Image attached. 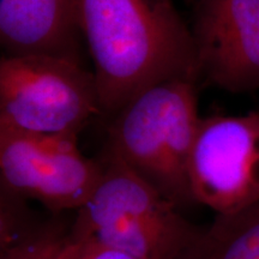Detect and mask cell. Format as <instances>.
<instances>
[{"mask_svg":"<svg viewBox=\"0 0 259 259\" xmlns=\"http://www.w3.org/2000/svg\"><path fill=\"white\" fill-rule=\"evenodd\" d=\"M77 21L101 114L114 116L162 82L200 79L192 31L173 0H77Z\"/></svg>","mask_w":259,"mask_h":259,"instance_id":"1","label":"cell"},{"mask_svg":"<svg viewBox=\"0 0 259 259\" xmlns=\"http://www.w3.org/2000/svg\"><path fill=\"white\" fill-rule=\"evenodd\" d=\"M199 121L197 83L162 82L116 113L107 150L180 209L194 202L189 167Z\"/></svg>","mask_w":259,"mask_h":259,"instance_id":"2","label":"cell"},{"mask_svg":"<svg viewBox=\"0 0 259 259\" xmlns=\"http://www.w3.org/2000/svg\"><path fill=\"white\" fill-rule=\"evenodd\" d=\"M198 231L176 204L106 150L99 183L77 210L71 234L95 239L137 259H180Z\"/></svg>","mask_w":259,"mask_h":259,"instance_id":"3","label":"cell"},{"mask_svg":"<svg viewBox=\"0 0 259 259\" xmlns=\"http://www.w3.org/2000/svg\"><path fill=\"white\" fill-rule=\"evenodd\" d=\"M101 114L94 72L79 60L47 53L0 61V125L50 136H78Z\"/></svg>","mask_w":259,"mask_h":259,"instance_id":"4","label":"cell"},{"mask_svg":"<svg viewBox=\"0 0 259 259\" xmlns=\"http://www.w3.org/2000/svg\"><path fill=\"white\" fill-rule=\"evenodd\" d=\"M101 163L80 153L76 136H50L0 125L2 190L52 210L82 208L99 183Z\"/></svg>","mask_w":259,"mask_h":259,"instance_id":"5","label":"cell"},{"mask_svg":"<svg viewBox=\"0 0 259 259\" xmlns=\"http://www.w3.org/2000/svg\"><path fill=\"white\" fill-rule=\"evenodd\" d=\"M189 177L194 202L216 215L259 203V113L200 118Z\"/></svg>","mask_w":259,"mask_h":259,"instance_id":"6","label":"cell"},{"mask_svg":"<svg viewBox=\"0 0 259 259\" xmlns=\"http://www.w3.org/2000/svg\"><path fill=\"white\" fill-rule=\"evenodd\" d=\"M200 78L231 93L259 88V0H186Z\"/></svg>","mask_w":259,"mask_h":259,"instance_id":"7","label":"cell"},{"mask_svg":"<svg viewBox=\"0 0 259 259\" xmlns=\"http://www.w3.org/2000/svg\"><path fill=\"white\" fill-rule=\"evenodd\" d=\"M77 0H0L6 54L47 53L79 60Z\"/></svg>","mask_w":259,"mask_h":259,"instance_id":"8","label":"cell"},{"mask_svg":"<svg viewBox=\"0 0 259 259\" xmlns=\"http://www.w3.org/2000/svg\"><path fill=\"white\" fill-rule=\"evenodd\" d=\"M180 259H259V203L216 215Z\"/></svg>","mask_w":259,"mask_h":259,"instance_id":"9","label":"cell"},{"mask_svg":"<svg viewBox=\"0 0 259 259\" xmlns=\"http://www.w3.org/2000/svg\"><path fill=\"white\" fill-rule=\"evenodd\" d=\"M70 238L54 226L29 223L10 239L0 241V259H58Z\"/></svg>","mask_w":259,"mask_h":259,"instance_id":"10","label":"cell"},{"mask_svg":"<svg viewBox=\"0 0 259 259\" xmlns=\"http://www.w3.org/2000/svg\"><path fill=\"white\" fill-rule=\"evenodd\" d=\"M58 259H137L124 251L85 236L71 234Z\"/></svg>","mask_w":259,"mask_h":259,"instance_id":"11","label":"cell"}]
</instances>
